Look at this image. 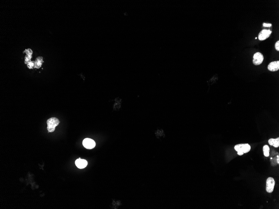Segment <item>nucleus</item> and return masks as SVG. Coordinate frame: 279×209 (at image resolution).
I'll return each mask as SVG.
<instances>
[{
    "label": "nucleus",
    "mask_w": 279,
    "mask_h": 209,
    "mask_svg": "<svg viewBox=\"0 0 279 209\" xmlns=\"http://www.w3.org/2000/svg\"><path fill=\"white\" fill-rule=\"evenodd\" d=\"M255 39H257V37H256V38H255Z\"/></svg>",
    "instance_id": "nucleus-19"
},
{
    "label": "nucleus",
    "mask_w": 279,
    "mask_h": 209,
    "mask_svg": "<svg viewBox=\"0 0 279 209\" xmlns=\"http://www.w3.org/2000/svg\"><path fill=\"white\" fill-rule=\"evenodd\" d=\"M263 152L264 156L268 157L269 156V147L267 145H265L263 147Z\"/></svg>",
    "instance_id": "nucleus-11"
},
{
    "label": "nucleus",
    "mask_w": 279,
    "mask_h": 209,
    "mask_svg": "<svg viewBox=\"0 0 279 209\" xmlns=\"http://www.w3.org/2000/svg\"><path fill=\"white\" fill-rule=\"evenodd\" d=\"M272 31L269 30L263 29L259 33L258 38L260 41H263L266 39L270 36Z\"/></svg>",
    "instance_id": "nucleus-6"
},
{
    "label": "nucleus",
    "mask_w": 279,
    "mask_h": 209,
    "mask_svg": "<svg viewBox=\"0 0 279 209\" xmlns=\"http://www.w3.org/2000/svg\"><path fill=\"white\" fill-rule=\"evenodd\" d=\"M275 182L273 178L269 177L267 178L266 181V189L268 193H272L274 189Z\"/></svg>",
    "instance_id": "nucleus-3"
},
{
    "label": "nucleus",
    "mask_w": 279,
    "mask_h": 209,
    "mask_svg": "<svg viewBox=\"0 0 279 209\" xmlns=\"http://www.w3.org/2000/svg\"><path fill=\"white\" fill-rule=\"evenodd\" d=\"M234 149L237 152L241 151L244 153H247L250 151L251 146L248 144H239L235 145Z\"/></svg>",
    "instance_id": "nucleus-2"
},
{
    "label": "nucleus",
    "mask_w": 279,
    "mask_h": 209,
    "mask_svg": "<svg viewBox=\"0 0 279 209\" xmlns=\"http://www.w3.org/2000/svg\"><path fill=\"white\" fill-rule=\"evenodd\" d=\"M83 145L87 149H92L95 147L96 143L93 139L90 138H86L83 141Z\"/></svg>",
    "instance_id": "nucleus-5"
},
{
    "label": "nucleus",
    "mask_w": 279,
    "mask_h": 209,
    "mask_svg": "<svg viewBox=\"0 0 279 209\" xmlns=\"http://www.w3.org/2000/svg\"><path fill=\"white\" fill-rule=\"evenodd\" d=\"M268 142L271 146H273L275 148L278 147L279 146V138L270 139L268 141Z\"/></svg>",
    "instance_id": "nucleus-9"
},
{
    "label": "nucleus",
    "mask_w": 279,
    "mask_h": 209,
    "mask_svg": "<svg viewBox=\"0 0 279 209\" xmlns=\"http://www.w3.org/2000/svg\"><path fill=\"white\" fill-rule=\"evenodd\" d=\"M268 70L271 71H276L279 69V61H274L271 62L267 67Z\"/></svg>",
    "instance_id": "nucleus-7"
},
{
    "label": "nucleus",
    "mask_w": 279,
    "mask_h": 209,
    "mask_svg": "<svg viewBox=\"0 0 279 209\" xmlns=\"http://www.w3.org/2000/svg\"><path fill=\"white\" fill-rule=\"evenodd\" d=\"M75 165L78 168L83 169L87 166V162L85 160L79 158L76 160Z\"/></svg>",
    "instance_id": "nucleus-8"
},
{
    "label": "nucleus",
    "mask_w": 279,
    "mask_h": 209,
    "mask_svg": "<svg viewBox=\"0 0 279 209\" xmlns=\"http://www.w3.org/2000/svg\"><path fill=\"white\" fill-rule=\"evenodd\" d=\"M277 163L279 164V155L277 156Z\"/></svg>",
    "instance_id": "nucleus-18"
},
{
    "label": "nucleus",
    "mask_w": 279,
    "mask_h": 209,
    "mask_svg": "<svg viewBox=\"0 0 279 209\" xmlns=\"http://www.w3.org/2000/svg\"><path fill=\"white\" fill-rule=\"evenodd\" d=\"M31 58H32V56H30L26 55V56L25 57V64H28V63H30V62H31Z\"/></svg>",
    "instance_id": "nucleus-12"
},
{
    "label": "nucleus",
    "mask_w": 279,
    "mask_h": 209,
    "mask_svg": "<svg viewBox=\"0 0 279 209\" xmlns=\"http://www.w3.org/2000/svg\"><path fill=\"white\" fill-rule=\"evenodd\" d=\"M43 62V59L42 57H38L36 58V60L35 62L34 66V68L36 69H39L41 67L42 65Z\"/></svg>",
    "instance_id": "nucleus-10"
},
{
    "label": "nucleus",
    "mask_w": 279,
    "mask_h": 209,
    "mask_svg": "<svg viewBox=\"0 0 279 209\" xmlns=\"http://www.w3.org/2000/svg\"><path fill=\"white\" fill-rule=\"evenodd\" d=\"M237 154H238V155L241 156V155H243V154H244V153L243 152H241V151H238V152H237Z\"/></svg>",
    "instance_id": "nucleus-17"
},
{
    "label": "nucleus",
    "mask_w": 279,
    "mask_h": 209,
    "mask_svg": "<svg viewBox=\"0 0 279 209\" xmlns=\"http://www.w3.org/2000/svg\"><path fill=\"white\" fill-rule=\"evenodd\" d=\"M47 122V128L48 132H54L56 127L59 125L60 122L57 118L52 117L48 119Z\"/></svg>",
    "instance_id": "nucleus-1"
},
{
    "label": "nucleus",
    "mask_w": 279,
    "mask_h": 209,
    "mask_svg": "<svg viewBox=\"0 0 279 209\" xmlns=\"http://www.w3.org/2000/svg\"><path fill=\"white\" fill-rule=\"evenodd\" d=\"M264 60L263 54L260 52H257L253 56V63L255 65H260Z\"/></svg>",
    "instance_id": "nucleus-4"
},
{
    "label": "nucleus",
    "mask_w": 279,
    "mask_h": 209,
    "mask_svg": "<svg viewBox=\"0 0 279 209\" xmlns=\"http://www.w3.org/2000/svg\"><path fill=\"white\" fill-rule=\"evenodd\" d=\"M35 62H31L30 63L27 64V66L28 68L29 69H31L34 67V66Z\"/></svg>",
    "instance_id": "nucleus-14"
},
{
    "label": "nucleus",
    "mask_w": 279,
    "mask_h": 209,
    "mask_svg": "<svg viewBox=\"0 0 279 209\" xmlns=\"http://www.w3.org/2000/svg\"><path fill=\"white\" fill-rule=\"evenodd\" d=\"M275 48L277 51L279 50V41H278L276 42L275 44Z\"/></svg>",
    "instance_id": "nucleus-15"
},
{
    "label": "nucleus",
    "mask_w": 279,
    "mask_h": 209,
    "mask_svg": "<svg viewBox=\"0 0 279 209\" xmlns=\"http://www.w3.org/2000/svg\"><path fill=\"white\" fill-rule=\"evenodd\" d=\"M263 26H264V27H269L271 26H272V24H270V23H263Z\"/></svg>",
    "instance_id": "nucleus-16"
},
{
    "label": "nucleus",
    "mask_w": 279,
    "mask_h": 209,
    "mask_svg": "<svg viewBox=\"0 0 279 209\" xmlns=\"http://www.w3.org/2000/svg\"><path fill=\"white\" fill-rule=\"evenodd\" d=\"M25 52L26 53V54L27 55L32 56V51L31 49L28 48V49H26L25 51L23 52V53H25Z\"/></svg>",
    "instance_id": "nucleus-13"
}]
</instances>
